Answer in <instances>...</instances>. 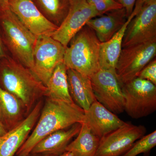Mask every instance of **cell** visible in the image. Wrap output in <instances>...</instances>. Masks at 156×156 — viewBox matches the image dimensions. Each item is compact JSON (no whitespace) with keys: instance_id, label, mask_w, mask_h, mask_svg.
<instances>
[{"instance_id":"cell-1","label":"cell","mask_w":156,"mask_h":156,"mask_svg":"<svg viewBox=\"0 0 156 156\" xmlns=\"http://www.w3.org/2000/svg\"><path fill=\"white\" fill-rule=\"evenodd\" d=\"M46 98L34 128L15 156H28L35 146L49 134L83 122L85 111L75 103Z\"/></svg>"},{"instance_id":"cell-2","label":"cell","mask_w":156,"mask_h":156,"mask_svg":"<svg viewBox=\"0 0 156 156\" xmlns=\"http://www.w3.org/2000/svg\"><path fill=\"white\" fill-rule=\"evenodd\" d=\"M0 86L18 98L29 114L47 94V87L31 70L7 56L0 60Z\"/></svg>"},{"instance_id":"cell-3","label":"cell","mask_w":156,"mask_h":156,"mask_svg":"<svg viewBox=\"0 0 156 156\" xmlns=\"http://www.w3.org/2000/svg\"><path fill=\"white\" fill-rule=\"evenodd\" d=\"M69 43L66 48L63 63L67 69L91 78L100 69L101 42L95 32L86 25Z\"/></svg>"},{"instance_id":"cell-4","label":"cell","mask_w":156,"mask_h":156,"mask_svg":"<svg viewBox=\"0 0 156 156\" xmlns=\"http://www.w3.org/2000/svg\"><path fill=\"white\" fill-rule=\"evenodd\" d=\"M7 44L16 60L33 72L34 51L37 37L23 24L10 9L0 13Z\"/></svg>"},{"instance_id":"cell-5","label":"cell","mask_w":156,"mask_h":156,"mask_svg":"<svg viewBox=\"0 0 156 156\" xmlns=\"http://www.w3.org/2000/svg\"><path fill=\"white\" fill-rule=\"evenodd\" d=\"M125 111L134 119L149 115L156 110V86L150 81L136 77L122 85Z\"/></svg>"},{"instance_id":"cell-6","label":"cell","mask_w":156,"mask_h":156,"mask_svg":"<svg viewBox=\"0 0 156 156\" xmlns=\"http://www.w3.org/2000/svg\"><path fill=\"white\" fill-rule=\"evenodd\" d=\"M156 55V40L122 48L116 67L117 78L123 85L137 77Z\"/></svg>"},{"instance_id":"cell-7","label":"cell","mask_w":156,"mask_h":156,"mask_svg":"<svg viewBox=\"0 0 156 156\" xmlns=\"http://www.w3.org/2000/svg\"><path fill=\"white\" fill-rule=\"evenodd\" d=\"M66 47L50 36L38 37L34 51L33 73L46 86L56 66L63 62Z\"/></svg>"},{"instance_id":"cell-8","label":"cell","mask_w":156,"mask_h":156,"mask_svg":"<svg viewBox=\"0 0 156 156\" xmlns=\"http://www.w3.org/2000/svg\"><path fill=\"white\" fill-rule=\"evenodd\" d=\"M96 100L110 111L119 114L125 111V99L122 85L116 73L100 69L91 77Z\"/></svg>"},{"instance_id":"cell-9","label":"cell","mask_w":156,"mask_h":156,"mask_svg":"<svg viewBox=\"0 0 156 156\" xmlns=\"http://www.w3.org/2000/svg\"><path fill=\"white\" fill-rule=\"evenodd\" d=\"M69 2L66 17L51 36L66 48L89 20L98 16L87 0H69Z\"/></svg>"},{"instance_id":"cell-10","label":"cell","mask_w":156,"mask_h":156,"mask_svg":"<svg viewBox=\"0 0 156 156\" xmlns=\"http://www.w3.org/2000/svg\"><path fill=\"white\" fill-rule=\"evenodd\" d=\"M146 131L144 126L126 122L101 138L95 156L122 155L135 141L145 135Z\"/></svg>"},{"instance_id":"cell-11","label":"cell","mask_w":156,"mask_h":156,"mask_svg":"<svg viewBox=\"0 0 156 156\" xmlns=\"http://www.w3.org/2000/svg\"><path fill=\"white\" fill-rule=\"evenodd\" d=\"M156 40V0L144 6L128 23L122 48Z\"/></svg>"},{"instance_id":"cell-12","label":"cell","mask_w":156,"mask_h":156,"mask_svg":"<svg viewBox=\"0 0 156 156\" xmlns=\"http://www.w3.org/2000/svg\"><path fill=\"white\" fill-rule=\"evenodd\" d=\"M9 8L26 28L37 37L50 36L58 28L39 10L32 0H10Z\"/></svg>"},{"instance_id":"cell-13","label":"cell","mask_w":156,"mask_h":156,"mask_svg":"<svg viewBox=\"0 0 156 156\" xmlns=\"http://www.w3.org/2000/svg\"><path fill=\"white\" fill-rule=\"evenodd\" d=\"M44 101H39L25 119L0 136V156H14L28 138L38 120Z\"/></svg>"},{"instance_id":"cell-14","label":"cell","mask_w":156,"mask_h":156,"mask_svg":"<svg viewBox=\"0 0 156 156\" xmlns=\"http://www.w3.org/2000/svg\"><path fill=\"white\" fill-rule=\"evenodd\" d=\"M83 122L100 139L126 123L97 100L85 112Z\"/></svg>"},{"instance_id":"cell-15","label":"cell","mask_w":156,"mask_h":156,"mask_svg":"<svg viewBox=\"0 0 156 156\" xmlns=\"http://www.w3.org/2000/svg\"><path fill=\"white\" fill-rule=\"evenodd\" d=\"M29 113L23 104L0 86V125L7 132L18 126Z\"/></svg>"},{"instance_id":"cell-16","label":"cell","mask_w":156,"mask_h":156,"mask_svg":"<svg viewBox=\"0 0 156 156\" xmlns=\"http://www.w3.org/2000/svg\"><path fill=\"white\" fill-rule=\"evenodd\" d=\"M128 18L123 8L94 17L86 25L95 32L101 43H103L109 40L122 28Z\"/></svg>"},{"instance_id":"cell-17","label":"cell","mask_w":156,"mask_h":156,"mask_svg":"<svg viewBox=\"0 0 156 156\" xmlns=\"http://www.w3.org/2000/svg\"><path fill=\"white\" fill-rule=\"evenodd\" d=\"M81 127V123H76L69 128L53 132L38 143L30 154H53L59 156L66 151L67 146L80 132Z\"/></svg>"},{"instance_id":"cell-18","label":"cell","mask_w":156,"mask_h":156,"mask_svg":"<svg viewBox=\"0 0 156 156\" xmlns=\"http://www.w3.org/2000/svg\"><path fill=\"white\" fill-rule=\"evenodd\" d=\"M139 11L134 8L122 28L108 41L101 43L99 57L100 69L108 70L116 73V67L122 49L123 38L126 28L129 22Z\"/></svg>"},{"instance_id":"cell-19","label":"cell","mask_w":156,"mask_h":156,"mask_svg":"<svg viewBox=\"0 0 156 156\" xmlns=\"http://www.w3.org/2000/svg\"><path fill=\"white\" fill-rule=\"evenodd\" d=\"M67 76L69 93L73 101L84 111H87L96 100L91 78L70 69H67Z\"/></svg>"},{"instance_id":"cell-20","label":"cell","mask_w":156,"mask_h":156,"mask_svg":"<svg viewBox=\"0 0 156 156\" xmlns=\"http://www.w3.org/2000/svg\"><path fill=\"white\" fill-rule=\"evenodd\" d=\"M67 69L63 62L56 66L46 84V97L68 103H75L69 93Z\"/></svg>"},{"instance_id":"cell-21","label":"cell","mask_w":156,"mask_h":156,"mask_svg":"<svg viewBox=\"0 0 156 156\" xmlns=\"http://www.w3.org/2000/svg\"><path fill=\"white\" fill-rule=\"evenodd\" d=\"M100 140L83 122L77 136L68 144L66 151L72 152L74 156H95Z\"/></svg>"},{"instance_id":"cell-22","label":"cell","mask_w":156,"mask_h":156,"mask_svg":"<svg viewBox=\"0 0 156 156\" xmlns=\"http://www.w3.org/2000/svg\"><path fill=\"white\" fill-rule=\"evenodd\" d=\"M46 17L61 24L67 15L69 0H32Z\"/></svg>"},{"instance_id":"cell-23","label":"cell","mask_w":156,"mask_h":156,"mask_svg":"<svg viewBox=\"0 0 156 156\" xmlns=\"http://www.w3.org/2000/svg\"><path fill=\"white\" fill-rule=\"evenodd\" d=\"M156 145V131L143 136L134 143L128 150L121 156H137L141 154L147 155Z\"/></svg>"},{"instance_id":"cell-24","label":"cell","mask_w":156,"mask_h":156,"mask_svg":"<svg viewBox=\"0 0 156 156\" xmlns=\"http://www.w3.org/2000/svg\"><path fill=\"white\" fill-rule=\"evenodd\" d=\"M87 2L95 10L98 16L123 8L122 6L115 0H87Z\"/></svg>"},{"instance_id":"cell-25","label":"cell","mask_w":156,"mask_h":156,"mask_svg":"<svg viewBox=\"0 0 156 156\" xmlns=\"http://www.w3.org/2000/svg\"><path fill=\"white\" fill-rule=\"evenodd\" d=\"M137 77L150 81L156 85V59L154 58L138 74Z\"/></svg>"},{"instance_id":"cell-26","label":"cell","mask_w":156,"mask_h":156,"mask_svg":"<svg viewBox=\"0 0 156 156\" xmlns=\"http://www.w3.org/2000/svg\"><path fill=\"white\" fill-rule=\"evenodd\" d=\"M122 6L126 10L128 17L130 16L134 10L136 0H115Z\"/></svg>"},{"instance_id":"cell-27","label":"cell","mask_w":156,"mask_h":156,"mask_svg":"<svg viewBox=\"0 0 156 156\" xmlns=\"http://www.w3.org/2000/svg\"><path fill=\"white\" fill-rule=\"evenodd\" d=\"M9 1L10 0H0V13L9 9Z\"/></svg>"},{"instance_id":"cell-28","label":"cell","mask_w":156,"mask_h":156,"mask_svg":"<svg viewBox=\"0 0 156 156\" xmlns=\"http://www.w3.org/2000/svg\"><path fill=\"white\" fill-rule=\"evenodd\" d=\"M6 57V56L5 52H4L2 42H1V39H0V60Z\"/></svg>"},{"instance_id":"cell-29","label":"cell","mask_w":156,"mask_h":156,"mask_svg":"<svg viewBox=\"0 0 156 156\" xmlns=\"http://www.w3.org/2000/svg\"><path fill=\"white\" fill-rule=\"evenodd\" d=\"M28 156H57L53 154H30Z\"/></svg>"},{"instance_id":"cell-30","label":"cell","mask_w":156,"mask_h":156,"mask_svg":"<svg viewBox=\"0 0 156 156\" xmlns=\"http://www.w3.org/2000/svg\"><path fill=\"white\" fill-rule=\"evenodd\" d=\"M58 156H74V155L72 152L69 151H66Z\"/></svg>"},{"instance_id":"cell-31","label":"cell","mask_w":156,"mask_h":156,"mask_svg":"<svg viewBox=\"0 0 156 156\" xmlns=\"http://www.w3.org/2000/svg\"><path fill=\"white\" fill-rule=\"evenodd\" d=\"M154 0H140V2L142 4L143 7L146 5L148 4Z\"/></svg>"},{"instance_id":"cell-32","label":"cell","mask_w":156,"mask_h":156,"mask_svg":"<svg viewBox=\"0 0 156 156\" xmlns=\"http://www.w3.org/2000/svg\"><path fill=\"white\" fill-rule=\"evenodd\" d=\"M7 132L4 128L0 125V136H3Z\"/></svg>"}]
</instances>
